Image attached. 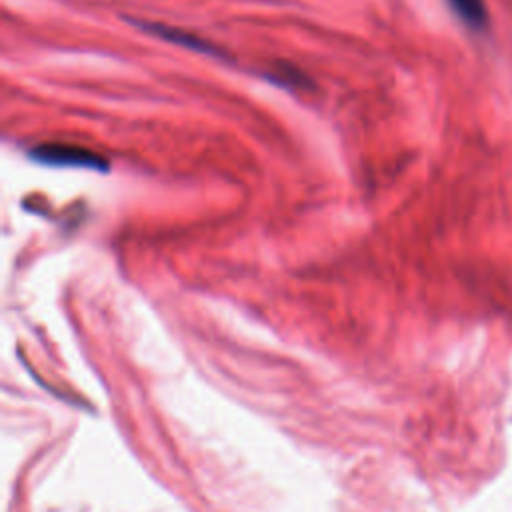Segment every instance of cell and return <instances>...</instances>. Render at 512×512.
<instances>
[{"label":"cell","mask_w":512,"mask_h":512,"mask_svg":"<svg viewBox=\"0 0 512 512\" xmlns=\"http://www.w3.org/2000/svg\"><path fill=\"white\" fill-rule=\"evenodd\" d=\"M30 158L46 166H72V168H88V170H106L108 162L98 152L68 144V142H46L30 150Z\"/></svg>","instance_id":"obj_1"},{"label":"cell","mask_w":512,"mask_h":512,"mask_svg":"<svg viewBox=\"0 0 512 512\" xmlns=\"http://www.w3.org/2000/svg\"><path fill=\"white\" fill-rule=\"evenodd\" d=\"M134 22V26L150 32L152 36H158L166 42H172V44H178L182 48H188V50H194V52H200V54H208V56H218L222 54L220 48L212 46L208 40L192 34V32H186V30H180V28H174V26H168V24H160V22H136V20H130Z\"/></svg>","instance_id":"obj_2"},{"label":"cell","mask_w":512,"mask_h":512,"mask_svg":"<svg viewBox=\"0 0 512 512\" xmlns=\"http://www.w3.org/2000/svg\"><path fill=\"white\" fill-rule=\"evenodd\" d=\"M452 12L474 32H482L488 26V10L484 0H446Z\"/></svg>","instance_id":"obj_3"},{"label":"cell","mask_w":512,"mask_h":512,"mask_svg":"<svg viewBox=\"0 0 512 512\" xmlns=\"http://www.w3.org/2000/svg\"><path fill=\"white\" fill-rule=\"evenodd\" d=\"M266 76H268V80H272V82H276V84H280V86L292 88V90H294V88L306 90V88L312 86L310 78H308L300 68H294V66L288 64V62H276V64L266 72Z\"/></svg>","instance_id":"obj_4"}]
</instances>
